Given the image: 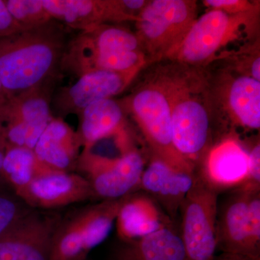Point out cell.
Listing matches in <instances>:
<instances>
[{
  "instance_id": "obj_19",
  "label": "cell",
  "mask_w": 260,
  "mask_h": 260,
  "mask_svg": "<svg viewBox=\"0 0 260 260\" xmlns=\"http://www.w3.org/2000/svg\"><path fill=\"white\" fill-rule=\"evenodd\" d=\"M112 260H187L180 234L172 225L137 240L122 242Z\"/></svg>"
},
{
  "instance_id": "obj_32",
  "label": "cell",
  "mask_w": 260,
  "mask_h": 260,
  "mask_svg": "<svg viewBox=\"0 0 260 260\" xmlns=\"http://www.w3.org/2000/svg\"><path fill=\"white\" fill-rule=\"evenodd\" d=\"M215 260H260V258L247 257V256L220 254V255L215 256Z\"/></svg>"
},
{
  "instance_id": "obj_21",
  "label": "cell",
  "mask_w": 260,
  "mask_h": 260,
  "mask_svg": "<svg viewBox=\"0 0 260 260\" xmlns=\"http://www.w3.org/2000/svg\"><path fill=\"white\" fill-rule=\"evenodd\" d=\"M78 133L84 147L122 129L123 112L112 99L94 102L80 114Z\"/></svg>"
},
{
  "instance_id": "obj_1",
  "label": "cell",
  "mask_w": 260,
  "mask_h": 260,
  "mask_svg": "<svg viewBox=\"0 0 260 260\" xmlns=\"http://www.w3.org/2000/svg\"><path fill=\"white\" fill-rule=\"evenodd\" d=\"M66 45V27L54 19L0 38V81L10 96L56 78Z\"/></svg>"
},
{
  "instance_id": "obj_33",
  "label": "cell",
  "mask_w": 260,
  "mask_h": 260,
  "mask_svg": "<svg viewBox=\"0 0 260 260\" xmlns=\"http://www.w3.org/2000/svg\"><path fill=\"white\" fill-rule=\"evenodd\" d=\"M85 260H88V259H85Z\"/></svg>"
},
{
  "instance_id": "obj_22",
  "label": "cell",
  "mask_w": 260,
  "mask_h": 260,
  "mask_svg": "<svg viewBox=\"0 0 260 260\" xmlns=\"http://www.w3.org/2000/svg\"><path fill=\"white\" fill-rule=\"evenodd\" d=\"M52 172L37 160L34 150L24 147H8L5 153L2 179L17 194L34 179Z\"/></svg>"
},
{
  "instance_id": "obj_30",
  "label": "cell",
  "mask_w": 260,
  "mask_h": 260,
  "mask_svg": "<svg viewBox=\"0 0 260 260\" xmlns=\"http://www.w3.org/2000/svg\"><path fill=\"white\" fill-rule=\"evenodd\" d=\"M251 78L253 79L257 80V81H259L260 80V58L259 56H258L257 58H256L254 59V61H253L252 64H251Z\"/></svg>"
},
{
  "instance_id": "obj_14",
  "label": "cell",
  "mask_w": 260,
  "mask_h": 260,
  "mask_svg": "<svg viewBox=\"0 0 260 260\" xmlns=\"http://www.w3.org/2000/svg\"><path fill=\"white\" fill-rule=\"evenodd\" d=\"M51 18L66 28L83 30L107 21L132 20L121 9L119 1L42 0Z\"/></svg>"
},
{
  "instance_id": "obj_25",
  "label": "cell",
  "mask_w": 260,
  "mask_h": 260,
  "mask_svg": "<svg viewBox=\"0 0 260 260\" xmlns=\"http://www.w3.org/2000/svg\"><path fill=\"white\" fill-rule=\"evenodd\" d=\"M30 208L4 181H0V237Z\"/></svg>"
},
{
  "instance_id": "obj_17",
  "label": "cell",
  "mask_w": 260,
  "mask_h": 260,
  "mask_svg": "<svg viewBox=\"0 0 260 260\" xmlns=\"http://www.w3.org/2000/svg\"><path fill=\"white\" fill-rule=\"evenodd\" d=\"M118 236L122 242L137 240L172 225V220L146 194L122 198L116 220Z\"/></svg>"
},
{
  "instance_id": "obj_11",
  "label": "cell",
  "mask_w": 260,
  "mask_h": 260,
  "mask_svg": "<svg viewBox=\"0 0 260 260\" xmlns=\"http://www.w3.org/2000/svg\"><path fill=\"white\" fill-rule=\"evenodd\" d=\"M135 73L95 70L83 73L75 83L58 93L54 100L55 107L63 114H80L93 103L112 99L122 91Z\"/></svg>"
},
{
  "instance_id": "obj_6",
  "label": "cell",
  "mask_w": 260,
  "mask_h": 260,
  "mask_svg": "<svg viewBox=\"0 0 260 260\" xmlns=\"http://www.w3.org/2000/svg\"><path fill=\"white\" fill-rule=\"evenodd\" d=\"M131 109L156 158L176 169L194 173V165L173 145L172 107L165 93L155 87L142 89L132 99Z\"/></svg>"
},
{
  "instance_id": "obj_8",
  "label": "cell",
  "mask_w": 260,
  "mask_h": 260,
  "mask_svg": "<svg viewBox=\"0 0 260 260\" xmlns=\"http://www.w3.org/2000/svg\"><path fill=\"white\" fill-rule=\"evenodd\" d=\"M54 79L10 99L0 111L2 125L25 135V148L34 150L38 140L53 116L51 113V86Z\"/></svg>"
},
{
  "instance_id": "obj_3",
  "label": "cell",
  "mask_w": 260,
  "mask_h": 260,
  "mask_svg": "<svg viewBox=\"0 0 260 260\" xmlns=\"http://www.w3.org/2000/svg\"><path fill=\"white\" fill-rule=\"evenodd\" d=\"M217 249L229 255L260 258L259 185L245 182L217 213Z\"/></svg>"
},
{
  "instance_id": "obj_15",
  "label": "cell",
  "mask_w": 260,
  "mask_h": 260,
  "mask_svg": "<svg viewBox=\"0 0 260 260\" xmlns=\"http://www.w3.org/2000/svg\"><path fill=\"white\" fill-rule=\"evenodd\" d=\"M144 166L142 155L129 150L116 161L99 168L85 177L90 181L95 198L119 200L129 194L140 184Z\"/></svg>"
},
{
  "instance_id": "obj_9",
  "label": "cell",
  "mask_w": 260,
  "mask_h": 260,
  "mask_svg": "<svg viewBox=\"0 0 260 260\" xmlns=\"http://www.w3.org/2000/svg\"><path fill=\"white\" fill-rule=\"evenodd\" d=\"M18 196L30 208L44 210H56L95 198L84 176L61 172L36 178Z\"/></svg>"
},
{
  "instance_id": "obj_5",
  "label": "cell",
  "mask_w": 260,
  "mask_h": 260,
  "mask_svg": "<svg viewBox=\"0 0 260 260\" xmlns=\"http://www.w3.org/2000/svg\"><path fill=\"white\" fill-rule=\"evenodd\" d=\"M196 7L184 0H154L137 17L140 42L152 52L170 54L184 40L193 25Z\"/></svg>"
},
{
  "instance_id": "obj_23",
  "label": "cell",
  "mask_w": 260,
  "mask_h": 260,
  "mask_svg": "<svg viewBox=\"0 0 260 260\" xmlns=\"http://www.w3.org/2000/svg\"><path fill=\"white\" fill-rule=\"evenodd\" d=\"M229 105L241 124L259 129L260 82L250 76H242L234 80L229 91Z\"/></svg>"
},
{
  "instance_id": "obj_18",
  "label": "cell",
  "mask_w": 260,
  "mask_h": 260,
  "mask_svg": "<svg viewBox=\"0 0 260 260\" xmlns=\"http://www.w3.org/2000/svg\"><path fill=\"white\" fill-rule=\"evenodd\" d=\"M248 174L249 153L235 140H226L210 150L201 177L216 190L244 184Z\"/></svg>"
},
{
  "instance_id": "obj_2",
  "label": "cell",
  "mask_w": 260,
  "mask_h": 260,
  "mask_svg": "<svg viewBox=\"0 0 260 260\" xmlns=\"http://www.w3.org/2000/svg\"><path fill=\"white\" fill-rule=\"evenodd\" d=\"M122 198L85 205L61 215L49 260L88 259L92 249L112 232Z\"/></svg>"
},
{
  "instance_id": "obj_12",
  "label": "cell",
  "mask_w": 260,
  "mask_h": 260,
  "mask_svg": "<svg viewBox=\"0 0 260 260\" xmlns=\"http://www.w3.org/2000/svg\"><path fill=\"white\" fill-rule=\"evenodd\" d=\"M195 179L194 173L176 169L156 158L143 172L140 184L172 220L181 210Z\"/></svg>"
},
{
  "instance_id": "obj_13",
  "label": "cell",
  "mask_w": 260,
  "mask_h": 260,
  "mask_svg": "<svg viewBox=\"0 0 260 260\" xmlns=\"http://www.w3.org/2000/svg\"><path fill=\"white\" fill-rule=\"evenodd\" d=\"M208 134L209 118L201 103L184 98L173 106V145L183 158L193 164L191 160L200 156L206 146Z\"/></svg>"
},
{
  "instance_id": "obj_20",
  "label": "cell",
  "mask_w": 260,
  "mask_h": 260,
  "mask_svg": "<svg viewBox=\"0 0 260 260\" xmlns=\"http://www.w3.org/2000/svg\"><path fill=\"white\" fill-rule=\"evenodd\" d=\"M139 37L121 27L98 25L80 30L68 43L65 49L73 51H140Z\"/></svg>"
},
{
  "instance_id": "obj_10",
  "label": "cell",
  "mask_w": 260,
  "mask_h": 260,
  "mask_svg": "<svg viewBox=\"0 0 260 260\" xmlns=\"http://www.w3.org/2000/svg\"><path fill=\"white\" fill-rule=\"evenodd\" d=\"M240 20L222 10H210L195 20L184 40L171 55L192 64L207 60L229 42Z\"/></svg>"
},
{
  "instance_id": "obj_4",
  "label": "cell",
  "mask_w": 260,
  "mask_h": 260,
  "mask_svg": "<svg viewBox=\"0 0 260 260\" xmlns=\"http://www.w3.org/2000/svg\"><path fill=\"white\" fill-rule=\"evenodd\" d=\"M217 203L216 190L196 176L181 208L180 235L187 260H215Z\"/></svg>"
},
{
  "instance_id": "obj_24",
  "label": "cell",
  "mask_w": 260,
  "mask_h": 260,
  "mask_svg": "<svg viewBox=\"0 0 260 260\" xmlns=\"http://www.w3.org/2000/svg\"><path fill=\"white\" fill-rule=\"evenodd\" d=\"M7 9L20 30L44 25L53 20L42 0H4Z\"/></svg>"
},
{
  "instance_id": "obj_29",
  "label": "cell",
  "mask_w": 260,
  "mask_h": 260,
  "mask_svg": "<svg viewBox=\"0 0 260 260\" xmlns=\"http://www.w3.org/2000/svg\"><path fill=\"white\" fill-rule=\"evenodd\" d=\"M7 148H8V145H7L6 140H5L4 131L0 124V181H3L1 176L2 168H3V160H4Z\"/></svg>"
},
{
  "instance_id": "obj_7",
  "label": "cell",
  "mask_w": 260,
  "mask_h": 260,
  "mask_svg": "<svg viewBox=\"0 0 260 260\" xmlns=\"http://www.w3.org/2000/svg\"><path fill=\"white\" fill-rule=\"evenodd\" d=\"M61 215L30 208L0 237V260H49Z\"/></svg>"
},
{
  "instance_id": "obj_28",
  "label": "cell",
  "mask_w": 260,
  "mask_h": 260,
  "mask_svg": "<svg viewBox=\"0 0 260 260\" xmlns=\"http://www.w3.org/2000/svg\"><path fill=\"white\" fill-rule=\"evenodd\" d=\"M246 182L253 184H260V146L256 145L249 153V174Z\"/></svg>"
},
{
  "instance_id": "obj_31",
  "label": "cell",
  "mask_w": 260,
  "mask_h": 260,
  "mask_svg": "<svg viewBox=\"0 0 260 260\" xmlns=\"http://www.w3.org/2000/svg\"><path fill=\"white\" fill-rule=\"evenodd\" d=\"M11 97L10 96L9 94L6 91L0 81V111L7 105Z\"/></svg>"
},
{
  "instance_id": "obj_26",
  "label": "cell",
  "mask_w": 260,
  "mask_h": 260,
  "mask_svg": "<svg viewBox=\"0 0 260 260\" xmlns=\"http://www.w3.org/2000/svg\"><path fill=\"white\" fill-rule=\"evenodd\" d=\"M204 3L210 8L222 10L231 15L242 13L249 8L247 2L239 0H206Z\"/></svg>"
},
{
  "instance_id": "obj_27",
  "label": "cell",
  "mask_w": 260,
  "mask_h": 260,
  "mask_svg": "<svg viewBox=\"0 0 260 260\" xmlns=\"http://www.w3.org/2000/svg\"><path fill=\"white\" fill-rule=\"evenodd\" d=\"M20 30L7 9L4 0H0V38Z\"/></svg>"
},
{
  "instance_id": "obj_16",
  "label": "cell",
  "mask_w": 260,
  "mask_h": 260,
  "mask_svg": "<svg viewBox=\"0 0 260 260\" xmlns=\"http://www.w3.org/2000/svg\"><path fill=\"white\" fill-rule=\"evenodd\" d=\"M82 145L78 133L62 119L53 118L34 152L37 160L52 172H72L77 167Z\"/></svg>"
}]
</instances>
